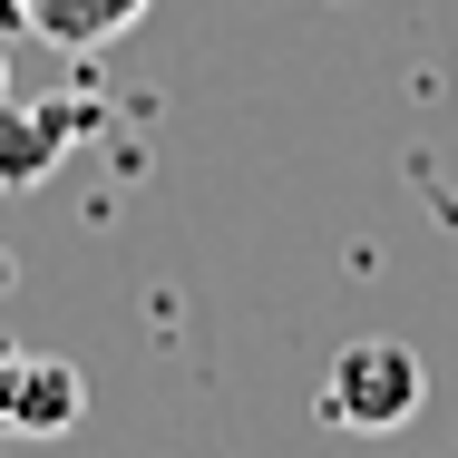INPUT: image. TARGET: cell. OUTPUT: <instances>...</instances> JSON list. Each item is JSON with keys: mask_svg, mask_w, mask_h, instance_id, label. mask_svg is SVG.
Segmentation results:
<instances>
[{"mask_svg": "<svg viewBox=\"0 0 458 458\" xmlns=\"http://www.w3.org/2000/svg\"><path fill=\"white\" fill-rule=\"evenodd\" d=\"M10 380H20V342H0V420H10Z\"/></svg>", "mask_w": 458, "mask_h": 458, "instance_id": "5", "label": "cell"}, {"mask_svg": "<svg viewBox=\"0 0 458 458\" xmlns=\"http://www.w3.org/2000/svg\"><path fill=\"white\" fill-rule=\"evenodd\" d=\"M89 127H98V107H79V98H39V107L30 98H0V185L30 195Z\"/></svg>", "mask_w": 458, "mask_h": 458, "instance_id": "2", "label": "cell"}, {"mask_svg": "<svg viewBox=\"0 0 458 458\" xmlns=\"http://www.w3.org/2000/svg\"><path fill=\"white\" fill-rule=\"evenodd\" d=\"M10 30H30V0H0V39H10Z\"/></svg>", "mask_w": 458, "mask_h": 458, "instance_id": "6", "label": "cell"}, {"mask_svg": "<svg viewBox=\"0 0 458 458\" xmlns=\"http://www.w3.org/2000/svg\"><path fill=\"white\" fill-rule=\"evenodd\" d=\"M420 400H429V370H420L410 342H342L332 370H322V420L332 429H361V439L410 429Z\"/></svg>", "mask_w": 458, "mask_h": 458, "instance_id": "1", "label": "cell"}, {"mask_svg": "<svg viewBox=\"0 0 458 458\" xmlns=\"http://www.w3.org/2000/svg\"><path fill=\"white\" fill-rule=\"evenodd\" d=\"M0 98H10V59H0Z\"/></svg>", "mask_w": 458, "mask_h": 458, "instance_id": "7", "label": "cell"}, {"mask_svg": "<svg viewBox=\"0 0 458 458\" xmlns=\"http://www.w3.org/2000/svg\"><path fill=\"white\" fill-rule=\"evenodd\" d=\"M0 293H10V264H0Z\"/></svg>", "mask_w": 458, "mask_h": 458, "instance_id": "8", "label": "cell"}, {"mask_svg": "<svg viewBox=\"0 0 458 458\" xmlns=\"http://www.w3.org/2000/svg\"><path fill=\"white\" fill-rule=\"evenodd\" d=\"M79 420H89V380H79V361H59V352H20L0 439H69Z\"/></svg>", "mask_w": 458, "mask_h": 458, "instance_id": "3", "label": "cell"}, {"mask_svg": "<svg viewBox=\"0 0 458 458\" xmlns=\"http://www.w3.org/2000/svg\"><path fill=\"white\" fill-rule=\"evenodd\" d=\"M137 20H147V0H30V39H49V49H107Z\"/></svg>", "mask_w": 458, "mask_h": 458, "instance_id": "4", "label": "cell"}]
</instances>
